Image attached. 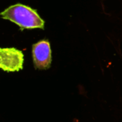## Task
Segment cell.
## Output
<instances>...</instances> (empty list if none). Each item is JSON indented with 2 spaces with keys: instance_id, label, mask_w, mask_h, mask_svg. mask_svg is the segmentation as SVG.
I'll list each match as a JSON object with an SVG mask.
<instances>
[{
  "instance_id": "2",
  "label": "cell",
  "mask_w": 122,
  "mask_h": 122,
  "mask_svg": "<svg viewBox=\"0 0 122 122\" xmlns=\"http://www.w3.org/2000/svg\"><path fill=\"white\" fill-rule=\"evenodd\" d=\"M24 54L15 48L0 49V67L6 72H17L23 69Z\"/></svg>"
},
{
  "instance_id": "1",
  "label": "cell",
  "mask_w": 122,
  "mask_h": 122,
  "mask_svg": "<svg viewBox=\"0 0 122 122\" xmlns=\"http://www.w3.org/2000/svg\"><path fill=\"white\" fill-rule=\"evenodd\" d=\"M1 18L14 23L21 30L44 29V21L37 11L22 4H14L4 9L1 13Z\"/></svg>"
},
{
  "instance_id": "3",
  "label": "cell",
  "mask_w": 122,
  "mask_h": 122,
  "mask_svg": "<svg viewBox=\"0 0 122 122\" xmlns=\"http://www.w3.org/2000/svg\"><path fill=\"white\" fill-rule=\"evenodd\" d=\"M32 59L34 68L44 70L49 69L52 63V53L49 40H40L32 45Z\"/></svg>"
}]
</instances>
